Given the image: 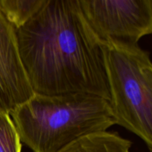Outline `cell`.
Wrapping results in <instances>:
<instances>
[{"mask_svg": "<svg viewBox=\"0 0 152 152\" xmlns=\"http://www.w3.org/2000/svg\"><path fill=\"white\" fill-rule=\"evenodd\" d=\"M22 142L9 114L0 111V152H21Z\"/></svg>", "mask_w": 152, "mask_h": 152, "instance_id": "obj_8", "label": "cell"}, {"mask_svg": "<svg viewBox=\"0 0 152 152\" xmlns=\"http://www.w3.org/2000/svg\"><path fill=\"white\" fill-rule=\"evenodd\" d=\"M116 125L142 140L152 152V62L139 45L104 47Z\"/></svg>", "mask_w": 152, "mask_h": 152, "instance_id": "obj_3", "label": "cell"}, {"mask_svg": "<svg viewBox=\"0 0 152 152\" xmlns=\"http://www.w3.org/2000/svg\"><path fill=\"white\" fill-rule=\"evenodd\" d=\"M34 95L19 54L16 28L0 8V111L10 116Z\"/></svg>", "mask_w": 152, "mask_h": 152, "instance_id": "obj_5", "label": "cell"}, {"mask_svg": "<svg viewBox=\"0 0 152 152\" xmlns=\"http://www.w3.org/2000/svg\"><path fill=\"white\" fill-rule=\"evenodd\" d=\"M151 7H152V0H151Z\"/></svg>", "mask_w": 152, "mask_h": 152, "instance_id": "obj_9", "label": "cell"}, {"mask_svg": "<svg viewBox=\"0 0 152 152\" xmlns=\"http://www.w3.org/2000/svg\"><path fill=\"white\" fill-rule=\"evenodd\" d=\"M16 31L34 94H83L110 101L104 46L88 26L78 0H45Z\"/></svg>", "mask_w": 152, "mask_h": 152, "instance_id": "obj_1", "label": "cell"}, {"mask_svg": "<svg viewBox=\"0 0 152 152\" xmlns=\"http://www.w3.org/2000/svg\"><path fill=\"white\" fill-rule=\"evenodd\" d=\"M91 32L104 47L138 45L152 34L151 0H78Z\"/></svg>", "mask_w": 152, "mask_h": 152, "instance_id": "obj_4", "label": "cell"}, {"mask_svg": "<svg viewBox=\"0 0 152 152\" xmlns=\"http://www.w3.org/2000/svg\"><path fill=\"white\" fill-rule=\"evenodd\" d=\"M132 145L117 132L105 131L84 137L59 152H131Z\"/></svg>", "mask_w": 152, "mask_h": 152, "instance_id": "obj_6", "label": "cell"}, {"mask_svg": "<svg viewBox=\"0 0 152 152\" xmlns=\"http://www.w3.org/2000/svg\"><path fill=\"white\" fill-rule=\"evenodd\" d=\"M20 140L34 152H59L116 125L109 101L91 94H34L10 115Z\"/></svg>", "mask_w": 152, "mask_h": 152, "instance_id": "obj_2", "label": "cell"}, {"mask_svg": "<svg viewBox=\"0 0 152 152\" xmlns=\"http://www.w3.org/2000/svg\"><path fill=\"white\" fill-rule=\"evenodd\" d=\"M45 0H0V8L16 29L27 23L44 5Z\"/></svg>", "mask_w": 152, "mask_h": 152, "instance_id": "obj_7", "label": "cell"}]
</instances>
